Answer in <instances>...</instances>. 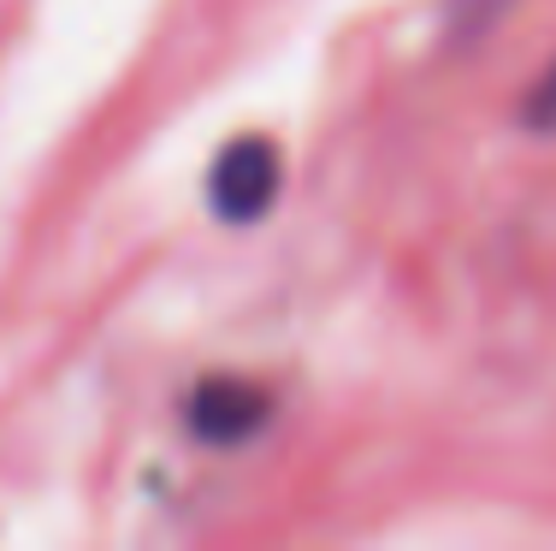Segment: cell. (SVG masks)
<instances>
[{"instance_id":"6da1fadb","label":"cell","mask_w":556,"mask_h":551,"mask_svg":"<svg viewBox=\"0 0 556 551\" xmlns=\"http://www.w3.org/2000/svg\"><path fill=\"white\" fill-rule=\"evenodd\" d=\"M278 184H285L278 142L273 137H237L207 166V208L219 220H231V226H255L278 202Z\"/></svg>"},{"instance_id":"7a4b0ae2","label":"cell","mask_w":556,"mask_h":551,"mask_svg":"<svg viewBox=\"0 0 556 551\" xmlns=\"http://www.w3.org/2000/svg\"><path fill=\"white\" fill-rule=\"evenodd\" d=\"M184 415H190V433L202 444H249L273 422V391L243 374H207L190 391Z\"/></svg>"},{"instance_id":"3957f363","label":"cell","mask_w":556,"mask_h":551,"mask_svg":"<svg viewBox=\"0 0 556 551\" xmlns=\"http://www.w3.org/2000/svg\"><path fill=\"white\" fill-rule=\"evenodd\" d=\"M521 120H527V130H556V65L533 84V96H527Z\"/></svg>"}]
</instances>
